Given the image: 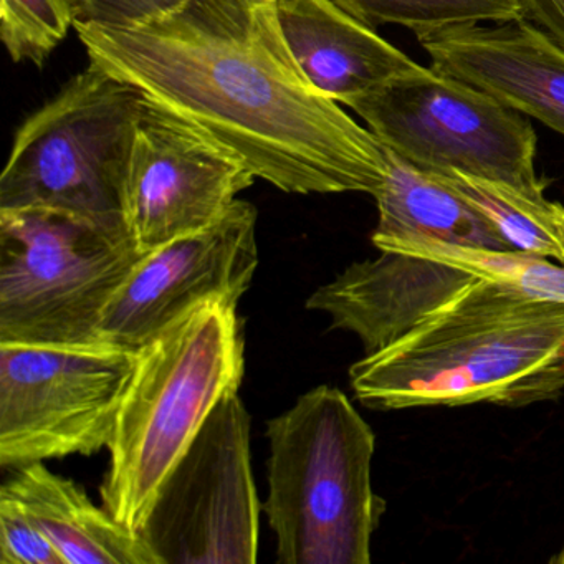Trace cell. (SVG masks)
<instances>
[{"mask_svg":"<svg viewBox=\"0 0 564 564\" xmlns=\"http://www.w3.org/2000/svg\"><path fill=\"white\" fill-rule=\"evenodd\" d=\"M88 62L290 194L376 196L391 153L316 90L275 0H183L137 25H77Z\"/></svg>","mask_w":564,"mask_h":564,"instance_id":"obj_1","label":"cell"},{"mask_svg":"<svg viewBox=\"0 0 564 564\" xmlns=\"http://www.w3.org/2000/svg\"><path fill=\"white\" fill-rule=\"evenodd\" d=\"M349 382L376 411L553 401L564 392V303L477 279L356 361Z\"/></svg>","mask_w":564,"mask_h":564,"instance_id":"obj_2","label":"cell"},{"mask_svg":"<svg viewBox=\"0 0 564 564\" xmlns=\"http://www.w3.org/2000/svg\"><path fill=\"white\" fill-rule=\"evenodd\" d=\"M237 306L207 302L137 349L115 422L104 508L140 534L158 491L246 366Z\"/></svg>","mask_w":564,"mask_h":564,"instance_id":"obj_3","label":"cell"},{"mask_svg":"<svg viewBox=\"0 0 564 564\" xmlns=\"http://www.w3.org/2000/svg\"><path fill=\"white\" fill-rule=\"evenodd\" d=\"M262 505L282 564H369L386 501L375 494L376 435L345 392L318 386L267 422Z\"/></svg>","mask_w":564,"mask_h":564,"instance_id":"obj_4","label":"cell"},{"mask_svg":"<svg viewBox=\"0 0 564 564\" xmlns=\"http://www.w3.org/2000/svg\"><path fill=\"white\" fill-rule=\"evenodd\" d=\"M144 97L88 64L19 128L0 210L54 209L127 229L124 184Z\"/></svg>","mask_w":564,"mask_h":564,"instance_id":"obj_5","label":"cell"},{"mask_svg":"<svg viewBox=\"0 0 564 564\" xmlns=\"http://www.w3.org/2000/svg\"><path fill=\"white\" fill-rule=\"evenodd\" d=\"M141 257L127 229L62 210H0V343L101 341L105 308Z\"/></svg>","mask_w":564,"mask_h":564,"instance_id":"obj_6","label":"cell"},{"mask_svg":"<svg viewBox=\"0 0 564 564\" xmlns=\"http://www.w3.org/2000/svg\"><path fill=\"white\" fill-rule=\"evenodd\" d=\"M348 107L394 156L425 173H458L544 196L527 115L480 88L422 68Z\"/></svg>","mask_w":564,"mask_h":564,"instance_id":"obj_7","label":"cell"},{"mask_svg":"<svg viewBox=\"0 0 564 564\" xmlns=\"http://www.w3.org/2000/svg\"><path fill=\"white\" fill-rule=\"evenodd\" d=\"M137 351L111 343H0V465L19 468L110 445Z\"/></svg>","mask_w":564,"mask_h":564,"instance_id":"obj_8","label":"cell"},{"mask_svg":"<svg viewBox=\"0 0 564 564\" xmlns=\"http://www.w3.org/2000/svg\"><path fill=\"white\" fill-rule=\"evenodd\" d=\"M260 510L250 414L232 392L167 475L140 536L158 564H252Z\"/></svg>","mask_w":564,"mask_h":564,"instance_id":"obj_9","label":"cell"},{"mask_svg":"<svg viewBox=\"0 0 564 564\" xmlns=\"http://www.w3.org/2000/svg\"><path fill=\"white\" fill-rule=\"evenodd\" d=\"M257 267V209L237 199L213 226L143 253L105 308L100 339L137 351L203 303L237 306Z\"/></svg>","mask_w":564,"mask_h":564,"instance_id":"obj_10","label":"cell"},{"mask_svg":"<svg viewBox=\"0 0 564 564\" xmlns=\"http://www.w3.org/2000/svg\"><path fill=\"white\" fill-rule=\"evenodd\" d=\"M257 177L191 124L144 98L124 184L141 253L213 226Z\"/></svg>","mask_w":564,"mask_h":564,"instance_id":"obj_11","label":"cell"},{"mask_svg":"<svg viewBox=\"0 0 564 564\" xmlns=\"http://www.w3.org/2000/svg\"><path fill=\"white\" fill-rule=\"evenodd\" d=\"M431 67L564 137V48L530 19L419 35Z\"/></svg>","mask_w":564,"mask_h":564,"instance_id":"obj_12","label":"cell"},{"mask_svg":"<svg viewBox=\"0 0 564 564\" xmlns=\"http://www.w3.org/2000/svg\"><path fill=\"white\" fill-rule=\"evenodd\" d=\"M477 279L431 257L381 252L319 286L306 308L326 313L333 328L355 333L369 355L401 338Z\"/></svg>","mask_w":564,"mask_h":564,"instance_id":"obj_13","label":"cell"},{"mask_svg":"<svg viewBox=\"0 0 564 564\" xmlns=\"http://www.w3.org/2000/svg\"><path fill=\"white\" fill-rule=\"evenodd\" d=\"M275 9L283 39L310 84L346 107L424 68L335 0H275Z\"/></svg>","mask_w":564,"mask_h":564,"instance_id":"obj_14","label":"cell"},{"mask_svg":"<svg viewBox=\"0 0 564 564\" xmlns=\"http://www.w3.org/2000/svg\"><path fill=\"white\" fill-rule=\"evenodd\" d=\"M0 494L21 503L65 564H158L140 534L118 523L84 488L48 470L44 462L14 468Z\"/></svg>","mask_w":564,"mask_h":564,"instance_id":"obj_15","label":"cell"},{"mask_svg":"<svg viewBox=\"0 0 564 564\" xmlns=\"http://www.w3.org/2000/svg\"><path fill=\"white\" fill-rule=\"evenodd\" d=\"M375 199L379 223L372 243L379 250L399 242L510 250L490 220L457 191L392 153L391 170Z\"/></svg>","mask_w":564,"mask_h":564,"instance_id":"obj_16","label":"cell"},{"mask_svg":"<svg viewBox=\"0 0 564 564\" xmlns=\"http://www.w3.org/2000/svg\"><path fill=\"white\" fill-rule=\"evenodd\" d=\"M431 174L477 207L510 250L564 263L557 203H551L544 196H530L494 181L458 173Z\"/></svg>","mask_w":564,"mask_h":564,"instance_id":"obj_17","label":"cell"},{"mask_svg":"<svg viewBox=\"0 0 564 564\" xmlns=\"http://www.w3.org/2000/svg\"><path fill=\"white\" fill-rule=\"evenodd\" d=\"M557 223L564 240V206L557 203ZM382 252L431 257L474 273L478 279L503 283L544 302L564 303V263L514 250H485L441 242H399Z\"/></svg>","mask_w":564,"mask_h":564,"instance_id":"obj_18","label":"cell"},{"mask_svg":"<svg viewBox=\"0 0 564 564\" xmlns=\"http://www.w3.org/2000/svg\"><path fill=\"white\" fill-rule=\"evenodd\" d=\"M362 24H394L415 37L457 25L528 19L523 0H335Z\"/></svg>","mask_w":564,"mask_h":564,"instance_id":"obj_19","label":"cell"},{"mask_svg":"<svg viewBox=\"0 0 564 564\" xmlns=\"http://www.w3.org/2000/svg\"><path fill=\"white\" fill-rule=\"evenodd\" d=\"M72 25L70 0H0V37L18 64L42 67Z\"/></svg>","mask_w":564,"mask_h":564,"instance_id":"obj_20","label":"cell"},{"mask_svg":"<svg viewBox=\"0 0 564 564\" xmlns=\"http://www.w3.org/2000/svg\"><path fill=\"white\" fill-rule=\"evenodd\" d=\"M0 564H65L18 500L0 494Z\"/></svg>","mask_w":564,"mask_h":564,"instance_id":"obj_21","label":"cell"},{"mask_svg":"<svg viewBox=\"0 0 564 564\" xmlns=\"http://www.w3.org/2000/svg\"><path fill=\"white\" fill-rule=\"evenodd\" d=\"M183 0H70L77 25H137L173 11Z\"/></svg>","mask_w":564,"mask_h":564,"instance_id":"obj_22","label":"cell"},{"mask_svg":"<svg viewBox=\"0 0 564 564\" xmlns=\"http://www.w3.org/2000/svg\"><path fill=\"white\" fill-rule=\"evenodd\" d=\"M528 19L564 48V0H523Z\"/></svg>","mask_w":564,"mask_h":564,"instance_id":"obj_23","label":"cell"},{"mask_svg":"<svg viewBox=\"0 0 564 564\" xmlns=\"http://www.w3.org/2000/svg\"><path fill=\"white\" fill-rule=\"evenodd\" d=\"M551 561H553V563L564 564V551L560 554V556L553 557Z\"/></svg>","mask_w":564,"mask_h":564,"instance_id":"obj_24","label":"cell"}]
</instances>
